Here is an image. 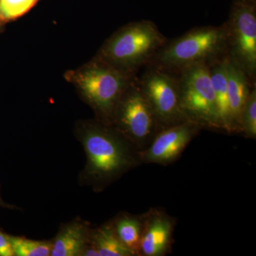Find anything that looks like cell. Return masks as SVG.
Wrapping results in <instances>:
<instances>
[{"mask_svg": "<svg viewBox=\"0 0 256 256\" xmlns=\"http://www.w3.org/2000/svg\"><path fill=\"white\" fill-rule=\"evenodd\" d=\"M14 256L8 236L0 232V256Z\"/></svg>", "mask_w": 256, "mask_h": 256, "instance_id": "obj_19", "label": "cell"}, {"mask_svg": "<svg viewBox=\"0 0 256 256\" xmlns=\"http://www.w3.org/2000/svg\"><path fill=\"white\" fill-rule=\"evenodd\" d=\"M227 52L225 23L218 26H200L171 41L168 40L148 65L178 73L196 64L210 65L226 56Z\"/></svg>", "mask_w": 256, "mask_h": 256, "instance_id": "obj_2", "label": "cell"}, {"mask_svg": "<svg viewBox=\"0 0 256 256\" xmlns=\"http://www.w3.org/2000/svg\"><path fill=\"white\" fill-rule=\"evenodd\" d=\"M77 133L87 159L82 180L96 191H102L141 164L138 151L112 126L98 120L88 121Z\"/></svg>", "mask_w": 256, "mask_h": 256, "instance_id": "obj_1", "label": "cell"}, {"mask_svg": "<svg viewBox=\"0 0 256 256\" xmlns=\"http://www.w3.org/2000/svg\"><path fill=\"white\" fill-rule=\"evenodd\" d=\"M137 80L160 130L188 121L180 106L178 73L148 65L141 78Z\"/></svg>", "mask_w": 256, "mask_h": 256, "instance_id": "obj_8", "label": "cell"}, {"mask_svg": "<svg viewBox=\"0 0 256 256\" xmlns=\"http://www.w3.org/2000/svg\"><path fill=\"white\" fill-rule=\"evenodd\" d=\"M144 215L122 213L109 222L121 242L134 254L140 256V242Z\"/></svg>", "mask_w": 256, "mask_h": 256, "instance_id": "obj_14", "label": "cell"}, {"mask_svg": "<svg viewBox=\"0 0 256 256\" xmlns=\"http://www.w3.org/2000/svg\"><path fill=\"white\" fill-rule=\"evenodd\" d=\"M239 133L248 139H256V88L250 90L242 108L239 120Z\"/></svg>", "mask_w": 256, "mask_h": 256, "instance_id": "obj_17", "label": "cell"}, {"mask_svg": "<svg viewBox=\"0 0 256 256\" xmlns=\"http://www.w3.org/2000/svg\"><path fill=\"white\" fill-rule=\"evenodd\" d=\"M200 130L188 120L162 128L146 149L138 152L141 163L168 165L174 162Z\"/></svg>", "mask_w": 256, "mask_h": 256, "instance_id": "obj_9", "label": "cell"}, {"mask_svg": "<svg viewBox=\"0 0 256 256\" xmlns=\"http://www.w3.org/2000/svg\"><path fill=\"white\" fill-rule=\"evenodd\" d=\"M38 0H0V20H16L28 12Z\"/></svg>", "mask_w": 256, "mask_h": 256, "instance_id": "obj_18", "label": "cell"}, {"mask_svg": "<svg viewBox=\"0 0 256 256\" xmlns=\"http://www.w3.org/2000/svg\"><path fill=\"white\" fill-rule=\"evenodd\" d=\"M225 67L232 130L233 133H239V120L242 108L250 90L256 86L252 85L238 64L227 56Z\"/></svg>", "mask_w": 256, "mask_h": 256, "instance_id": "obj_11", "label": "cell"}, {"mask_svg": "<svg viewBox=\"0 0 256 256\" xmlns=\"http://www.w3.org/2000/svg\"><path fill=\"white\" fill-rule=\"evenodd\" d=\"M178 74L180 106L186 119L201 129L220 131L210 65L191 66Z\"/></svg>", "mask_w": 256, "mask_h": 256, "instance_id": "obj_6", "label": "cell"}, {"mask_svg": "<svg viewBox=\"0 0 256 256\" xmlns=\"http://www.w3.org/2000/svg\"><path fill=\"white\" fill-rule=\"evenodd\" d=\"M92 228L86 222L75 220L65 224L52 242V256H80L92 242Z\"/></svg>", "mask_w": 256, "mask_h": 256, "instance_id": "obj_12", "label": "cell"}, {"mask_svg": "<svg viewBox=\"0 0 256 256\" xmlns=\"http://www.w3.org/2000/svg\"><path fill=\"white\" fill-rule=\"evenodd\" d=\"M225 24L227 56L238 64L256 86V0H234Z\"/></svg>", "mask_w": 256, "mask_h": 256, "instance_id": "obj_7", "label": "cell"}, {"mask_svg": "<svg viewBox=\"0 0 256 256\" xmlns=\"http://www.w3.org/2000/svg\"><path fill=\"white\" fill-rule=\"evenodd\" d=\"M67 76L96 112L98 120L108 126L120 98L136 77L98 58Z\"/></svg>", "mask_w": 256, "mask_h": 256, "instance_id": "obj_4", "label": "cell"}, {"mask_svg": "<svg viewBox=\"0 0 256 256\" xmlns=\"http://www.w3.org/2000/svg\"><path fill=\"white\" fill-rule=\"evenodd\" d=\"M110 126L138 152L146 149L160 130L136 77L120 98Z\"/></svg>", "mask_w": 256, "mask_h": 256, "instance_id": "obj_5", "label": "cell"}, {"mask_svg": "<svg viewBox=\"0 0 256 256\" xmlns=\"http://www.w3.org/2000/svg\"><path fill=\"white\" fill-rule=\"evenodd\" d=\"M143 215L140 256L166 255L173 242L174 218L158 208H151Z\"/></svg>", "mask_w": 256, "mask_h": 256, "instance_id": "obj_10", "label": "cell"}, {"mask_svg": "<svg viewBox=\"0 0 256 256\" xmlns=\"http://www.w3.org/2000/svg\"><path fill=\"white\" fill-rule=\"evenodd\" d=\"M225 58L226 56L210 64V70L220 131L232 134L233 130L229 108Z\"/></svg>", "mask_w": 256, "mask_h": 256, "instance_id": "obj_13", "label": "cell"}, {"mask_svg": "<svg viewBox=\"0 0 256 256\" xmlns=\"http://www.w3.org/2000/svg\"><path fill=\"white\" fill-rule=\"evenodd\" d=\"M92 240L100 256H134L118 238L109 223L92 229Z\"/></svg>", "mask_w": 256, "mask_h": 256, "instance_id": "obj_15", "label": "cell"}, {"mask_svg": "<svg viewBox=\"0 0 256 256\" xmlns=\"http://www.w3.org/2000/svg\"><path fill=\"white\" fill-rule=\"evenodd\" d=\"M166 42L153 22H134L114 34L100 48L97 58L136 76L138 70L146 66Z\"/></svg>", "mask_w": 256, "mask_h": 256, "instance_id": "obj_3", "label": "cell"}, {"mask_svg": "<svg viewBox=\"0 0 256 256\" xmlns=\"http://www.w3.org/2000/svg\"><path fill=\"white\" fill-rule=\"evenodd\" d=\"M14 256H48L52 252V242L34 240L24 237L8 236Z\"/></svg>", "mask_w": 256, "mask_h": 256, "instance_id": "obj_16", "label": "cell"}]
</instances>
